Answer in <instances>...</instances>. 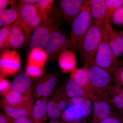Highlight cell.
<instances>
[{
	"instance_id": "obj_13",
	"label": "cell",
	"mask_w": 123,
	"mask_h": 123,
	"mask_svg": "<svg viewBox=\"0 0 123 123\" xmlns=\"http://www.w3.org/2000/svg\"><path fill=\"white\" fill-rule=\"evenodd\" d=\"M93 24L99 27L105 24V0H90L88 2Z\"/></svg>"
},
{
	"instance_id": "obj_36",
	"label": "cell",
	"mask_w": 123,
	"mask_h": 123,
	"mask_svg": "<svg viewBox=\"0 0 123 123\" xmlns=\"http://www.w3.org/2000/svg\"><path fill=\"white\" fill-rule=\"evenodd\" d=\"M11 85L4 77L0 76V94L4 95L11 90Z\"/></svg>"
},
{
	"instance_id": "obj_23",
	"label": "cell",
	"mask_w": 123,
	"mask_h": 123,
	"mask_svg": "<svg viewBox=\"0 0 123 123\" xmlns=\"http://www.w3.org/2000/svg\"><path fill=\"white\" fill-rule=\"evenodd\" d=\"M64 90V95L66 97L69 98L70 99L77 97H89V94L86 91L70 79L65 83Z\"/></svg>"
},
{
	"instance_id": "obj_37",
	"label": "cell",
	"mask_w": 123,
	"mask_h": 123,
	"mask_svg": "<svg viewBox=\"0 0 123 123\" xmlns=\"http://www.w3.org/2000/svg\"><path fill=\"white\" fill-rule=\"evenodd\" d=\"M15 2L14 1L9 0H0V11L6 9L5 8L8 5L14 4Z\"/></svg>"
},
{
	"instance_id": "obj_1",
	"label": "cell",
	"mask_w": 123,
	"mask_h": 123,
	"mask_svg": "<svg viewBox=\"0 0 123 123\" xmlns=\"http://www.w3.org/2000/svg\"><path fill=\"white\" fill-rule=\"evenodd\" d=\"M62 18L61 12L58 7L53 8L31 33L29 43L31 50H44L50 36L61 24Z\"/></svg>"
},
{
	"instance_id": "obj_14",
	"label": "cell",
	"mask_w": 123,
	"mask_h": 123,
	"mask_svg": "<svg viewBox=\"0 0 123 123\" xmlns=\"http://www.w3.org/2000/svg\"><path fill=\"white\" fill-rule=\"evenodd\" d=\"M61 116L65 123H84L86 119L81 108L71 104L62 112Z\"/></svg>"
},
{
	"instance_id": "obj_29",
	"label": "cell",
	"mask_w": 123,
	"mask_h": 123,
	"mask_svg": "<svg viewBox=\"0 0 123 123\" xmlns=\"http://www.w3.org/2000/svg\"><path fill=\"white\" fill-rule=\"evenodd\" d=\"M12 24L4 26L0 30V49L1 50L9 47V38L10 31Z\"/></svg>"
},
{
	"instance_id": "obj_44",
	"label": "cell",
	"mask_w": 123,
	"mask_h": 123,
	"mask_svg": "<svg viewBox=\"0 0 123 123\" xmlns=\"http://www.w3.org/2000/svg\"></svg>"
},
{
	"instance_id": "obj_42",
	"label": "cell",
	"mask_w": 123,
	"mask_h": 123,
	"mask_svg": "<svg viewBox=\"0 0 123 123\" xmlns=\"http://www.w3.org/2000/svg\"><path fill=\"white\" fill-rule=\"evenodd\" d=\"M123 66V55L121 56V59L119 60V66Z\"/></svg>"
},
{
	"instance_id": "obj_27",
	"label": "cell",
	"mask_w": 123,
	"mask_h": 123,
	"mask_svg": "<svg viewBox=\"0 0 123 123\" xmlns=\"http://www.w3.org/2000/svg\"><path fill=\"white\" fill-rule=\"evenodd\" d=\"M54 2L52 0H42L35 5L42 22L52 10Z\"/></svg>"
},
{
	"instance_id": "obj_39",
	"label": "cell",
	"mask_w": 123,
	"mask_h": 123,
	"mask_svg": "<svg viewBox=\"0 0 123 123\" xmlns=\"http://www.w3.org/2000/svg\"><path fill=\"white\" fill-rule=\"evenodd\" d=\"M0 123H13V121L10 119L7 116L1 114L0 116Z\"/></svg>"
},
{
	"instance_id": "obj_28",
	"label": "cell",
	"mask_w": 123,
	"mask_h": 123,
	"mask_svg": "<svg viewBox=\"0 0 123 123\" xmlns=\"http://www.w3.org/2000/svg\"><path fill=\"white\" fill-rule=\"evenodd\" d=\"M61 112L58 107L55 98L48 102L47 115L49 118L52 119L58 118L61 115Z\"/></svg>"
},
{
	"instance_id": "obj_41",
	"label": "cell",
	"mask_w": 123,
	"mask_h": 123,
	"mask_svg": "<svg viewBox=\"0 0 123 123\" xmlns=\"http://www.w3.org/2000/svg\"><path fill=\"white\" fill-rule=\"evenodd\" d=\"M48 123H62L59 120H56V119H54L53 120H51Z\"/></svg>"
},
{
	"instance_id": "obj_18",
	"label": "cell",
	"mask_w": 123,
	"mask_h": 123,
	"mask_svg": "<svg viewBox=\"0 0 123 123\" xmlns=\"http://www.w3.org/2000/svg\"><path fill=\"white\" fill-rule=\"evenodd\" d=\"M31 81L29 75L22 73L17 76L11 84V89L21 94H27L31 86Z\"/></svg>"
},
{
	"instance_id": "obj_35",
	"label": "cell",
	"mask_w": 123,
	"mask_h": 123,
	"mask_svg": "<svg viewBox=\"0 0 123 123\" xmlns=\"http://www.w3.org/2000/svg\"><path fill=\"white\" fill-rule=\"evenodd\" d=\"M55 99L57 103V106L60 111L62 112L64 111L68 107V104L69 103V101L63 95L60 94Z\"/></svg>"
},
{
	"instance_id": "obj_43",
	"label": "cell",
	"mask_w": 123,
	"mask_h": 123,
	"mask_svg": "<svg viewBox=\"0 0 123 123\" xmlns=\"http://www.w3.org/2000/svg\"><path fill=\"white\" fill-rule=\"evenodd\" d=\"M119 33H120V34L123 36V30L120 31Z\"/></svg>"
},
{
	"instance_id": "obj_8",
	"label": "cell",
	"mask_w": 123,
	"mask_h": 123,
	"mask_svg": "<svg viewBox=\"0 0 123 123\" xmlns=\"http://www.w3.org/2000/svg\"><path fill=\"white\" fill-rule=\"evenodd\" d=\"M31 34L18 18L12 24L10 31L9 47L15 49L24 47L29 43Z\"/></svg>"
},
{
	"instance_id": "obj_7",
	"label": "cell",
	"mask_w": 123,
	"mask_h": 123,
	"mask_svg": "<svg viewBox=\"0 0 123 123\" xmlns=\"http://www.w3.org/2000/svg\"><path fill=\"white\" fill-rule=\"evenodd\" d=\"M92 87L96 89L105 90L113 81L112 75L95 63L85 66Z\"/></svg>"
},
{
	"instance_id": "obj_9",
	"label": "cell",
	"mask_w": 123,
	"mask_h": 123,
	"mask_svg": "<svg viewBox=\"0 0 123 123\" xmlns=\"http://www.w3.org/2000/svg\"><path fill=\"white\" fill-rule=\"evenodd\" d=\"M20 56L15 51L6 50L1 55L0 76L4 77L13 75L20 69Z\"/></svg>"
},
{
	"instance_id": "obj_38",
	"label": "cell",
	"mask_w": 123,
	"mask_h": 123,
	"mask_svg": "<svg viewBox=\"0 0 123 123\" xmlns=\"http://www.w3.org/2000/svg\"><path fill=\"white\" fill-rule=\"evenodd\" d=\"M13 123H36L30 118L27 117H23L15 119Z\"/></svg>"
},
{
	"instance_id": "obj_40",
	"label": "cell",
	"mask_w": 123,
	"mask_h": 123,
	"mask_svg": "<svg viewBox=\"0 0 123 123\" xmlns=\"http://www.w3.org/2000/svg\"><path fill=\"white\" fill-rule=\"evenodd\" d=\"M40 0H19L18 2L19 3H24V4H36L40 1Z\"/></svg>"
},
{
	"instance_id": "obj_24",
	"label": "cell",
	"mask_w": 123,
	"mask_h": 123,
	"mask_svg": "<svg viewBox=\"0 0 123 123\" xmlns=\"http://www.w3.org/2000/svg\"><path fill=\"white\" fill-rule=\"evenodd\" d=\"M69 104L77 105L81 108L86 118L92 113V103L89 97H75L70 99Z\"/></svg>"
},
{
	"instance_id": "obj_26",
	"label": "cell",
	"mask_w": 123,
	"mask_h": 123,
	"mask_svg": "<svg viewBox=\"0 0 123 123\" xmlns=\"http://www.w3.org/2000/svg\"><path fill=\"white\" fill-rule=\"evenodd\" d=\"M105 24H111L112 16L119 8L123 6V0H105Z\"/></svg>"
},
{
	"instance_id": "obj_12",
	"label": "cell",
	"mask_w": 123,
	"mask_h": 123,
	"mask_svg": "<svg viewBox=\"0 0 123 123\" xmlns=\"http://www.w3.org/2000/svg\"><path fill=\"white\" fill-rule=\"evenodd\" d=\"M105 26L110 47L115 56L118 59L123 55V36L111 24H105Z\"/></svg>"
},
{
	"instance_id": "obj_3",
	"label": "cell",
	"mask_w": 123,
	"mask_h": 123,
	"mask_svg": "<svg viewBox=\"0 0 123 123\" xmlns=\"http://www.w3.org/2000/svg\"><path fill=\"white\" fill-rule=\"evenodd\" d=\"M88 4L84 7L71 23L69 38L71 47L77 51L79 52L83 40L93 24Z\"/></svg>"
},
{
	"instance_id": "obj_22",
	"label": "cell",
	"mask_w": 123,
	"mask_h": 123,
	"mask_svg": "<svg viewBox=\"0 0 123 123\" xmlns=\"http://www.w3.org/2000/svg\"><path fill=\"white\" fill-rule=\"evenodd\" d=\"M4 104L11 106L24 105L30 103L29 97L22 96V94L10 90L4 95Z\"/></svg>"
},
{
	"instance_id": "obj_21",
	"label": "cell",
	"mask_w": 123,
	"mask_h": 123,
	"mask_svg": "<svg viewBox=\"0 0 123 123\" xmlns=\"http://www.w3.org/2000/svg\"><path fill=\"white\" fill-rule=\"evenodd\" d=\"M46 98L38 100L32 109L31 119L36 123H42L45 120L47 115V103Z\"/></svg>"
},
{
	"instance_id": "obj_2",
	"label": "cell",
	"mask_w": 123,
	"mask_h": 123,
	"mask_svg": "<svg viewBox=\"0 0 123 123\" xmlns=\"http://www.w3.org/2000/svg\"><path fill=\"white\" fill-rule=\"evenodd\" d=\"M92 103L91 123H98L119 111L105 90L93 88L89 94Z\"/></svg>"
},
{
	"instance_id": "obj_30",
	"label": "cell",
	"mask_w": 123,
	"mask_h": 123,
	"mask_svg": "<svg viewBox=\"0 0 123 123\" xmlns=\"http://www.w3.org/2000/svg\"><path fill=\"white\" fill-rule=\"evenodd\" d=\"M44 68L34 64L27 63L26 69V73L29 76L39 77L42 76Z\"/></svg>"
},
{
	"instance_id": "obj_31",
	"label": "cell",
	"mask_w": 123,
	"mask_h": 123,
	"mask_svg": "<svg viewBox=\"0 0 123 123\" xmlns=\"http://www.w3.org/2000/svg\"><path fill=\"white\" fill-rule=\"evenodd\" d=\"M116 26H121L123 25V6L119 8L115 12L111 19V24Z\"/></svg>"
},
{
	"instance_id": "obj_6",
	"label": "cell",
	"mask_w": 123,
	"mask_h": 123,
	"mask_svg": "<svg viewBox=\"0 0 123 123\" xmlns=\"http://www.w3.org/2000/svg\"><path fill=\"white\" fill-rule=\"evenodd\" d=\"M69 47H71L69 38L57 29L50 36L44 50L49 59H55L67 50Z\"/></svg>"
},
{
	"instance_id": "obj_16",
	"label": "cell",
	"mask_w": 123,
	"mask_h": 123,
	"mask_svg": "<svg viewBox=\"0 0 123 123\" xmlns=\"http://www.w3.org/2000/svg\"><path fill=\"white\" fill-rule=\"evenodd\" d=\"M56 77L48 75L37 84L35 88V94L38 98H46L51 94L57 84Z\"/></svg>"
},
{
	"instance_id": "obj_15",
	"label": "cell",
	"mask_w": 123,
	"mask_h": 123,
	"mask_svg": "<svg viewBox=\"0 0 123 123\" xmlns=\"http://www.w3.org/2000/svg\"><path fill=\"white\" fill-rule=\"evenodd\" d=\"M70 79L86 91L89 96V94L93 88L91 84L86 66L75 68L71 73Z\"/></svg>"
},
{
	"instance_id": "obj_10",
	"label": "cell",
	"mask_w": 123,
	"mask_h": 123,
	"mask_svg": "<svg viewBox=\"0 0 123 123\" xmlns=\"http://www.w3.org/2000/svg\"><path fill=\"white\" fill-rule=\"evenodd\" d=\"M20 20L23 26L31 34L42 22L35 5L19 3Z\"/></svg>"
},
{
	"instance_id": "obj_33",
	"label": "cell",
	"mask_w": 123,
	"mask_h": 123,
	"mask_svg": "<svg viewBox=\"0 0 123 123\" xmlns=\"http://www.w3.org/2000/svg\"><path fill=\"white\" fill-rule=\"evenodd\" d=\"M113 81L118 85L123 86V66L116 69L112 75Z\"/></svg>"
},
{
	"instance_id": "obj_4",
	"label": "cell",
	"mask_w": 123,
	"mask_h": 123,
	"mask_svg": "<svg viewBox=\"0 0 123 123\" xmlns=\"http://www.w3.org/2000/svg\"><path fill=\"white\" fill-rule=\"evenodd\" d=\"M100 29L101 40L95 58L94 63L112 75L119 67V60L115 56L110 47L105 24Z\"/></svg>"
},
{
	"instance_id": "obj_32",
	"label": "cell",
	"mask_w": 123,
	"mask_h": 123,
	"mask_svg": "<svg viewBox=\"0 0 123 123\" xmlns=\"http://www.w3.org/2000/svg\"><path fill=\"white\" fill-rule=\"evenodd\" d=\"M110 97L115 107L123 115V97L119 94L114 95Z\"/></svg>"
},
{
	"instance_id": "obj_11",
	"label": "cell",
	"mask_w": 123,
	"mask_h": 123,
	"mask_svg": "<svg viewBox=\"0 0 123 123\" xmlns=\"http://www.w3.org/2000/svg\"><path fill=\"white\" fill-rule=\"evenodd\" d=\"M89 1L88 0H61L58 1L57 7L63 19L71 23Z\"/></svg>"
},
{
	"instance_id": "obj_17",
	"label": "cell",
	"mask_w": 123,
	"mask_h": 123,
	"mask_svg": "<svg viewBox=\"0 0 123 123\" xmlns=\"http://www.w3.org/2000/svg\"><path fill=\"white\" fill-rule=\"evenodd\" d=\"M58 63L64 73H71L76 68V59L72 51L67 50L62 52L59 56Z\"/></svg>"
},
{
	"instance_id": "obj_5",
	"label": "cell",
	"mask_w": 123,
	"mask_h": 123,
	"mask_svg": "<svg viewBox=\"0 0 123 123\" xmlns=\"http://www.w3.org/2000/svg\"><path fill=\"white\" fill-rule=\"evenodd\" d=\"M101 39L100 28L93 24L84 38L79 51L80 60L84 66L94 63Z\"/></svg>"
},
{
	"instance_id": "obj_25",
	"label": "cell",
	"mask_w": 123,
	"mask_h": 123,
	"mask_svg": "<svg viewBox=\"0 0 123 123\" xmlns=\"http://www.w3.org/2000/svg\"><path fill=\"white\" fill-rule=\"evenodd\" d=\"M48 56L44 50L34 49L31 50L29 55L27 63L44 68Z\"/></svg>"
},
{
	"instance_id": "obj_20",
	"label": "cell",
	"mask_w": 123,
	"mask_h": 123,
	"mask_svg": "<svg viewBox=\"0 0 123 123\" xmlns=\"http://www.w3.org/2000/svg\"><path fill=\"white\" fill-rule=\"evenodd\" d=\"M20 16V7L15 2L11 8L0 11V26H5L15 22Z\"/></svg>"
},
{
	"instance_id": "obj_34",
	"label": "cell",
	"mask_w": 123,
	"mask_h": 123,
	"mask_svg": "<svg viewBox=\"0 0 123 123\" xmlns=\"http://www.w3.org/2000/svg\"><path fill=\"white\" fill-rule=\"evenodd\" d=\"M98 123H123V115L118 112Z\"/></svg>"
},
{
	"instance_id": "obj_19",
	"label": "cell",
	"mask_w": 123,
	"mask_h": 123,
	"mask_svg": "<svg viewBox=\"0 0 123 123\" xmlns=\"http://www.w3.org/2000/svg\"><path fill=\"white\" fill-rule=\"evenodd\" d=\"M3 106L5 112L8 116L15 120L23 117L30 118L31 117V104L18 106H11L5 104Z\"/></svg>"
}]
</instances>
